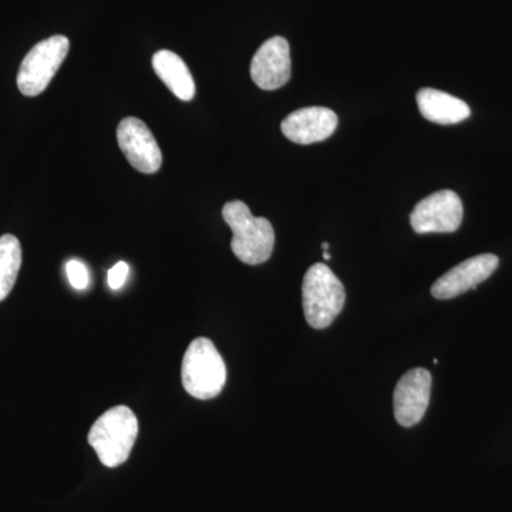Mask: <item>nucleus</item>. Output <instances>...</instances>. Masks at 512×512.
<instances>
[{"label":"nucleus","instance_id":"nucleus-1","mask_svg":"<svg viewBox=\"0 0 512 512\" xmlns=\"http://www.w3.org/2000/svg\"><path fill=\"white\" fill-rule=\"evenodd\" d=\"M222 218L232 231L231 248L239 261L261 265L271 258L275 247V231L266 218H256L242 201L227 202Z\"/></svg>","mask_w":512,"mask_h":512},{"label":"nucleus","instance_id":"nucleus-2","mask_svg":"<svg viewBox=\"0 0 512 512\" xmlns=\"http://www.w3.org/2000/svg\"><path fill=\"white\" fill-rule=\"evenodd\" d=\"M138 436V420L127 406H116L97 419L89 431L90 446L103 466L114 468L126 463Z\"/></svg>","mask_w":512,"mask_h":512},{"label":"nucleus","instance_id":"nucleus-3","mask_svg":"<svg viewBox=\"0 0 512 512\" xmlns=\"http://www.w3.org/2000/svg\"><path fill=\"white\" fill-rule=\"evenodd\" d=\"M181 377L185 392L194 399L220 396L227 383V366L210 339L192 340L184 355Z\"/></svg>","mask_w":512,"mask_h":512},{"label":"nucleus","instance_id":"nucleus-4","mask_svg":"<svg viewBox=\"0 0 512 512\" xmlns=\"http://www.w3.org/2000/svg\"><path fill=\"white\" fill-rule=\"evenodd\" d=\"M302 301L309 326L313 329L328 328L343 311L345 286L328 265H312L303 278Z\"/></svg>","mask_w":512,"mask_h":512},{"label":"nucleus","instance_id":"nucleus-5","mask_svg":"<svg viewBox=\"0 0 512 512\" xmlns=\"http://www.w3.org/2000/svg\"><path fill=\"white\" fill-rule=\"evenodd\" d=\"M69 49V39L62 35L52 36L37 43L20 64V93L35 97L45 92L66 59Z\"/></svg>","mask_w":512,"mask_h":512},{"label":"nucleus","instance_id":"nucleus-6","mask_svg":"<svg viewBox=\"0 0 512 512\" xmlns=\"http://www.w3.org/2000/svg\"><path fill=\"white\" fill-rule=\"evenodd\" d=\"M463 202L454 191L434 192L421 200L410 215L417 234H450L463 222Z\"/></svg>","mask_w":512,"mask_h":512},{"label":"nucleus","instance_id":"nucleus-7","mask_svg":"<svg viewBox=\"0 0 512 512\" xmlns=\"http://www.w3.org/2000/svg\"><path fill=\"white\" fill-rule=\"evenodd\" d=\"M117 141L131 167L144 174L157 173L163 164V154L150 128L136 117L121 120Z\"/></svg>","mask_w":512,"mask_h":512},{"label":"nucleus","instance_id":"nucleus-8","mask_svg":"<svg viewBox=\"0 0 512 512\" xmlns=\"http://www.w3.org/2000/svg\"><path fill=\"white\" fill-rule=\"evenodd\" d=\"M291 47L281 36L266 40L251 62V77L259 89L271 92L284 87L291 79Z\"/></svg>","mask_w":512,"mask_h":512},{"label":"nucleus","instance_id":"nucleus-9","mask_svg":"<svg viewBox=\"0 0 512 512\" xmlns=\"http://www.w3.org/2000/svg\"><path fill=\"white\" fill-rule=\"evenodd\" d=\"M431 396V375L429 370H410L397 383L394 390V416L403 427L416 426L423 419L429 407Z\"/></svg>","mask_w":512,"mask_h":512},{"label":"nucleus","instance_id":"nucleus-10","mask_svg":"<svg viewBox=\"0 0 512 512\" xmlns=\"http://www.w3.org/2000/svg\"><path fill=\"white\" fill-rule=\"evenodd\" d=\"M498 264L500 259L493 254L477 255L467 259L437 279L436 284L431 286V295L443 301L456 298L461 293L477 288L481 282L490 278Z\"/></svg>","mask_w":512,"mask_h":512},{"label":"nucleus","instance_id":"nucleus-11","mask_svg":"<svg viewBox=\"0 0 512 512\" xmlns=\"http://www.w3.org/2000/svg\"><path fill=\"white\" fill-rule=\"evenodd\" d=\"M338 123L335 111L326 107H305L289 114L282 121L281 128L288 140L309 146L332 136Z\"/></svg>","mask_w":512,"mask_h":512},{"label":"nucleus","instance_id":"nucleus-12","mask_svg":"<svg viewBox=\"0 0 512 512\" xmlns=\"http://www.w3.org/2000/svg\"><path fill=\"white\" fill-rule=\"evenodd\" d=\"M417 106L424 119L431 123L443 124V126L461 123L471 116V110L466 101L436 89L419 90Z\"/></svg>","mask_w":512,"mask_h":512},{"label":"nucleus","instance_id":"nucleus-13","mask_svg":"<svg viewBox=\"0 0 512 512\" xmlns=\"http://www.w3.org/2000/svg\"><path fill=\"white\" fill-rule=\"evenodd\" d=\"M153 69L175 97L183 101L194 99V79L180 56L170 50H160L153 56Z\"/></svg>","mask_w":512,"mask_h":512},{"label":"nucleus","instance_id":"nucleus-14","mask_svg":"<svg viewBox=\"0 0 512 512\" xmlns=\"http://www.w3.org/2000/svg\"><path fill=\"white\" fill-rule=\"evenodd\" d=\"M22 266V247L15 235L0 237V302L12 292Z\"/></svg>","mask_w":512,"mask_h":512},{"label":"nucleus","instance_id":"nucleus-15","mask_svg":"<svg viewBox=\"0 0 512 512\" xmlns=\"http://www.w3.org/2000/svg\"><path fill=\"white\" fill-rule=\"evenodd\" d=\"M66 272L70 285H72L74 289H79V291L87 289L90 282V275L89 269H87V266L84 265L83 262L72 259V261L66 264Z\"/></svg>","mask_w":512,"mask_h":512},{"label":"nucleus","instance_id":"nucleus-16","mask_svg":"<svg viewBox=\"0 0 512 512\" xmlns=\"http://www.w3.org/2000/svg\"><path fill=\"white\" fill-rule=\"evenodd\" d=\"M128 272H130V268H128L126 262H119L110 269L107 281H109V286L113 291H119L120 288H123L127 281Z\"/></svg>","mask_w":512,"mask_h":512},{"label":"nucleus","instance_id":"nucleus-17","mask_svg":"<svg viewBox=\"0 0 512 512\" xmlns=\"http://www.w3.org/2000/svg\"><path fill=\"white\" fill-rule=\"evenodd\" d=\"M322 248H323V251H329V244H328V242H323Z\"/></svg>","mask_w":512,"mask_h":512},{"label":"nucleus","instance_id":"nucleus-18","mask_svg":"<svg viewBox=\"0 0 512 512\" xmlns=\"http://www.w3.org/2000/svg\"><path fill=\"white\" fill-rule=\"evenodd\" d=\"M323 258L330 259L332 258V255H330L328 251H323Z\"/></svg>","mask_w":512,"mask_h":512}]
</instances>
